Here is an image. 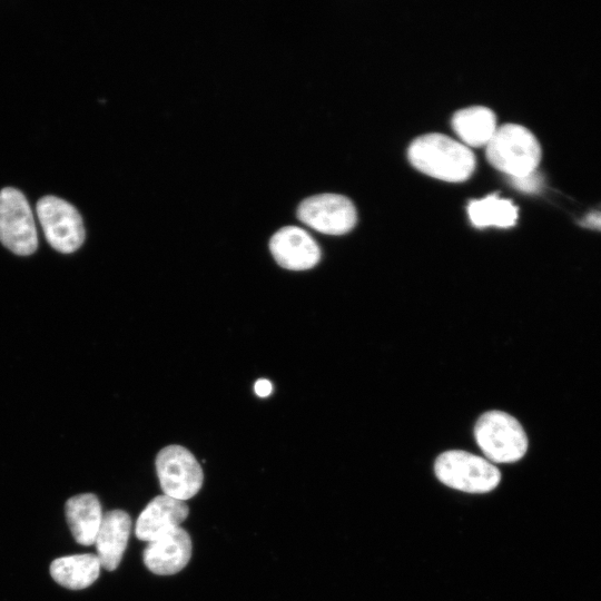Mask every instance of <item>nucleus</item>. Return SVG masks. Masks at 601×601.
Masks as SVG:
<instances>
[{
    "mask_svg": "<svg viewBox=\"0 0 601 601\" xmlns=\"http://www.w3.org/2000/svg\"><path fill=\"white\" fill-rule=\"evenodd\" d=\"M408 159L420 171L445 181H463L475 167V157L464 144L443 134H425L412 141Z\"/></svg>",
    "mask_w": 601,
    "mask_h": 601,
    "instance_id": "f257e3e1",
    "label": "nucleus"
},
{
    "mask_svg": "<svg viewBox=\"0 0 601 601\" xmlns=\"http://www.w3.org/2000/svg\"><path fill=\"white\" fill-rule=\"evenodd\" d=\"M486 158L496 169L511 177H521L534 171L541 159V147L525 127L504 124L487 142Z\"/></svg>",
    "mask_w": 601,
    "mask_h": 601,
    "instance_id": "f03ea898",
    "label": "nucleus"
},
{
    "mask_svg": "<svg viewBox=\"0 0 601 601\" xmlns=\"http://www.w3.org/2000/svg\"><path fill=\"white\" fill-rule=\"evenodd\" d=\"M474 437L491 463H512L528 450V437L520 422L502 411L482 414L474 426Z\"/></svg>",
    "mask_w": 601,
    "mask_h": 601,
    "instance_id": "7ed1b4c3",
    "label": "nucleus"
},
{
    "mask_svg": "<svg viewBox=\"0 0 601 601\" xmlns=\"http://www.w3.org/2000/svg\"><path fill=\"white\" fill-rule=\"evenodd\" d=\"M434 472L446 486L466 493L491 492L501 481V472L493 463L460 450L441 453L435 460Z\"/></svg>",
    "mask_w": 601,
    "mask_h": 601,
    "instance_id": "20e7f679",
    "label": "nucleus"
},
{
    "mask_svg": "<svg viewBox=\"0 0 601 601\" xmlns=\"http://www.w3.org/2000/svg\"><path fill=\"white\" fill-rule=\"evenodd\" d=\"M156 471L165 495L185 501L198 493L204 474L190 451L181 445H168L156 457Z\"/></svg>",
    "mask_w": 601,
    "mask_h": 601,
    "instance_id": "39448f33",
    "label": "nucleus"
},
{
    "mask_svg": "<svg viewBox=\"0 0 601 601\" xmlns=\"http://www.w3.org/2000/svg\"><path fill=\"white\" fill-rule=\"evenodd\" d=\"M0 242L20 256L32 254L38 246L31 208L23 194L12 187L0 191Z\"/></svg>",
    "mask_w": 601,
    "mask_h": 601,
    "instance_id": "423d86ee",
    "label": "nucleus"
},
{
    "mask_svg": "<svg viewBox=\"0 0 601 601\" xmlns=\"http://www.w3.org/2000/svg\"><path fill=\"white\" fill-rule=\"evenodd\" d=\"M37 215L48 243L56 250L69 254L82 245V218L68 201L56 196H46L37 204Z\"/></svg>",
    "mask_w": 601,
    "mask_h": 601,
    "instance_id": "0eeeda50",
    "label": "nucleus"
},
{
    "mask_svg": "<svg viewBox=\"0 0 601 601\" xmlns=\"http://www.w3.org/2000/svg\"><path fill=\"white\" fill-rule=\"evenodd\" d=\"M300 221L324 234L342 235L356 224L354 204L338 194H317L300 201L297 207Z\"/></svg>",
    "mask_w": 601,
    "mask_h": 601,
    "instance_id": "6e6552de",
    "label": "nucleus"
},
{
    "mask_svg": "<svg viewBox=\"0 0 601 601\" xmlns=\"http://www.w3.org/2000/svg\"><path fill=\"white\" fill-rule=\"evenodd\" d=\"M269 249L275 260L290 270H305L321 259V248L315 239L298 226H284L269 239Z\"/></svg>",
    "mask_w": 601,
    "mask_h": 601,
    "instance_id": "1a4fd4ad",
    "label": "nucleus"
},
{
    "mask_svg": "<svg viewBox=\"0 0 601 601\" xmlns=\"http://www.w3.org/2000/svg\"><path fill=\"white\" fill-rule=\"evenodd\" d=\"M191 556V540L180 526L148 542L144 563L155 574L171 575L183 570Z\"/></svg>",
    "mask_w": 601,
    "mask_h": 601,
    "instance_id": "9d476101",
    "label": "nucleus"
},
{
    "mask_svg": "<svg viewBox=\"0 0 601 601\" xmlns=\"http://www.w3.org/2000/svg\"><path fill=\"white\" fill-rule=\"evenodd\" d=\"M189 513L188 505L168 495L154 497L139 514L135 533L136 536L150 542L162 534L176 529Z\"/></svg>",
    "mask_w": 601,
    "mask_h": 601,
    "instance_id": "9b49d317",
    "label": "nucleus"
},
{
    "mask_svg": "<svg viewBox=\"0 0 601 601\" xmlns=\"http://www.w3.org/2000/svg\"><path fill=\"white\" fill-rule=\"evenodd\" d=\"M131 531V519L122 510H112L104 514L96 536V550L100 564L106 570H116L127 548Z\"/></svg>",
    "mask_w": 601,
    "mask_h": 601,
    "instance_id": "f8f14e48",
    "label": "nucleus"
},
{
    "mask_svg": "<svg viewBox=\"0 0 601 601\" xmlns=\"http://www.w3.org/2000/svg\"><path fill=\"white\" fill-rule=\"evenodd\" d=\"M65 512L75 540L82 545L95 544L104 518L98 497L91 493L72 496L66 502Z\"/></svg>",
    "mask_w": 601,
    "mask_h": 601,
    "instance_id": "ddd939ff",
    "label": "nucleus"
},
{
    "mask_svg": "<svg viewBox=\"0 0 601 601\" xmlns=\"http://www.w3.org/2000/svg\"><path fill=\"white\" fill-rule=\"evenodd\" d=\"M100 568L101 564L96 554H75L53 560L50 574L60 585L80 590L91 585L98 579Z\"/></svg>",
    "mask_w": 601,
    "mask_h": 601,
    "instance_id": "4468645a",
    "label": "nucleus"
},
{
    "mask_svg": "<svg viewBox=\"0 0 601 601\" xmlns=\"http://www.w3.org/2000/svg\"><path fill=\"white\" fill-rule=\"evenodd\" d=\"M452 126L459 137L469 146H486L496 130L494 112L483 106H473L456 111Z\"/></svg>",
    "mask_w": 601,
    "mask_h": 601,
    "instance_id": "2eb2a0df",
    "label": "nucleus"
},
{
    "mask_svg": "<svg viewBox=\"0 0 601 601\" xmlns=\"http://www.w3.org/2000/svg\"><path fill=\"white\" fill-rule=\"evenodd\" d=\"M467 213L472 224L479 228L487 226L508 228L518 219L516 206L509 199L500 198L497 194L472 200L467 206Z\"/></svg>",
    "mask_w": 601,
    "mask_h": 601,
    "instance_id": "dca6fc26",
    "label": "nucleus"
},
{
    "mask_svg": "<svg viewBox=\"0 0 601 601\" xmlns=\"http://www.w3.org/2000/svg\"><path fill=\"white\" fill-rule=\"evenodd\" d=\"M511 181L515 188L526 193H533L541 186V178L535 171L521 177H511Z\"/></svg>",
    "mask_w": 601,
    "mask_h": 601,
    "instance_id": "f3484780",
    "label": "nucleus"
},
{
    "mask_svg": "<svg viewBox=\"0 0 601 601\" xmlns=\"http://www.w3.org/2000/svg\"><path fill=\"white\" fill-rule=\"evenodd\" d=\"M273 385L266 378H259L254 385V391L259 397H266L272 393Z\"/></svg>",
    "mask_w": 601,
    "mask_h": 601,
    "instance_id": "a211bd4d",
    "label": "nucleus"
},
{
    "mask_svg": "<svg viewBox=\"0 0 601 601\" xmlns=\"http://www.w3.org/2000/svg\"><path fill=\"white\" fill-rule=\"evenodd\" d=\"M582 225L593 228V229H601V213H593L589 216H587L582 221Z\"/></svg>",
    "mask_w": 601,
    "mask_h": 601,
    "instance_id": "6ab92c4d",
    "label": "nucleus"
}]
</instances>
